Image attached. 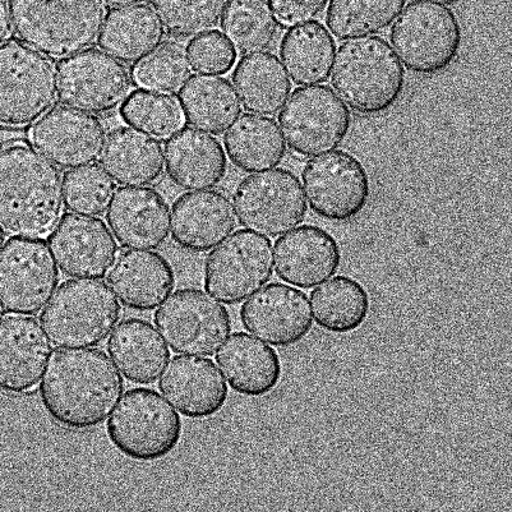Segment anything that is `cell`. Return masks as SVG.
<instances>
[{
	"label": "cell",
	"mask_w": 512,
	"mask_h": 512,
	"mask_svg": "<svg viewBox=\"0 0 512 512\" xmlns=\"http://www.w3.org/2000/svg\"><path fill=\"white\" fill-rule=\"evenodd\" d=\"M124 380L112 359L99 349H62L50 357L40 382L46 413L72 431L104 423L121 400Z\"/></svg>",
	"instance_id": "obj_1"
},
{
	"label": "cell",
	"mask_w": 512,
	"mask_h": 512,
	"mask_svg": "<svg viewBox=\"0 0 512 512\" xmlns=\"http://www.w3.org/2000/svg\"><path fill=\"white\" fill-rule=\"evenodd\" d=\"M63 178L35 147L0 149V226L23 238H45L63 216Z\"/></svg>",
	"instance_id": "obj_2"
},
{
	"label": "cell",
	"mask_w": 512,
	"mask_h": 512,
	"mask_svg": "<svg viewBox=\"0 0 512 512\" xmlns=\"http://www.w3.org/2000/svg\"><path fill=\"white\" fill-rule=\"evenodd\" d=\"M331 83L354 113L376 117L403 96L405 71L386 40L368 36L340 46L335 53Z\"/></svg>",
	"instance_id": "obj_3"
},
{
	"label": "cell",
	"mask_w": 512,
	"mask_h": 512,
	"mask_svg": "<svg viewBox=\"0 0 512 512\" xmlns=\"http://www.w3.org/2000/svg\"><path fill=\"white\" fill-rule=\"evenodd\" d=\"M13 30L45 57L64 59L94 45L104 25V0H9Z\"/></svg>",
	"instance_id": "obj_4"
},
{
	"label": "cell",
	"mask_w": 512,
	"mask_h": 512,
	"mask_svg": "<svg viewBox=\"0 0 512 512\" xmlns=\"http://www.w3.org/2000/svg\"><path fill=\"white\" fill-rule=\"evenodd\" d=\"M121 316V303L105 281L71 279L55 290L40 322L54 347L85 349L104 343Z\"/></svg>",
	"instance_id": "obj_5"
},
{
	"label": "cell",
	"mask_w": 512,
	"mask_h": 512,
	"mask_svg": "<svg viewBox=\"0 0 512 512\" xmlns=\"http://www.w3.org/2000/svg\"><path fill=\"white\" fill-rule=\"evenodd\" d=\"M183 423L168 401L152 389L124 394L106 423L112 445L126 458L152 463L166 458L181 442Z\"/></svg>",
	"instance_id": "obj_6"
},
{
	"label": "cell",
	"mask_w": 512,
	"mask_h": 512,
	"mask_svg": "<svg viewBox=\"0 0 512 512\" xmlns=\"http://www.w3.org/2000/svg\"><path fill=\"white\" fill-rule=\"evenodd\" d=\"M390 40L408 71L433 76L445 71L458 58L463 31L450 8L414 0L396 18Z\"/></svg>",
	"instance_id": "obj_7"
},
{
	"label": "cell",
	"mask_w": 512,
	"mask_h": 512,
	"mask_svg": "<svg viewBox=\"0 0 512 512\" xmlns=\"http://www.w3.org/2000/svg\"><path fill=\"white\" fill-rule=\"evenodd\" d=\"M57 98V69L49 58L22 41L0 45V126H30Z\"/></svg>",
	"instance_id": "obj_8"
},
{
	"label": "cell",
	"mask_w": 512,
	"mask_h": 512,
	"mask_svg": "<svg viewBox=\"0 0 512 512\" xmlns=\"http://www.w3.org/2000/svg\"><path fill=\"white\" fill-rule=\"evenodd\" d=\"M279 127L290 151L317 158L338 149L352 127V115L329 86L301 87L280 110Z\"/></svg>",
	"instance_id": "obj_9"
},
{
	"label": "cell",
	"mask_w": 512,
	"mask_h": 512,
	"mask_svg": "<svg viewBox=\"0 0 512 512\" xmlns=\"http://www.w3.org/2000/svg\"><path fill=\"white\" fill-rule=\"evenodd\" d=\"M233 202L239 224L269 238L297 228L308 210L301 181L281 168L244 178L235 188Z\"/></svg>",
	"instance_id": "obj_10"
},
{
	"label": "cell",
	"mask_w": 512,
	"mask_h": 512,
	"mask_svg": "<svg viewBox=\"0 0 512 512\" xmlns=\"http://www.w3.org/2000/svg\"><path fill=\"white\" fill-rule=\"evenodd\" d=\"M59 279V267L43 238H9L0 252V308L9 315H39Z\"/></svg>",
	"instance_id": "obj_11"
},
{
	"label": "cell",
	"mask_w": 512,
	"mask_h": 512,
	"mask_svg": "<svg viewBox=\"0 0 512 512\" xmlns=\"http://www.w3.org/2000/svg\"><path fill=\"white\" fill-rule=\"evenodd\" d=\"M155 325L174 353L195 357L216 354L233 329L228 309L196 288L166 299L155 312Z\"/></svg>",
	"instance_id": "obj_12"
},
{
	"label": "cell",
	"mask_w": 512,
	"mask_h": 512,
	"mask_svg": "<svg viewBox=\"0 0 512 512\" xmlns=\"http://www.w3.org/2000/svg\"><path fill=\"white\" fill-rule=\"evenodd\" d=\"M274 275L269 238L243 229L226 238L205 264L206 292L228 306L247 301Z\"/></svg>",
	"instance_id": "obj_13"
},
{
	"label": "cell",
	"mask_w": 512,
	"mask_h": 512,
	"mask_svg": "<svg viewBox=\"0 0 512 512\" xmlns=\"http://www.w3.org/2000/svg\"><path fill=\"white\" fill-rule=\"evenodd\" d=\"M58 96L69 108L94 115L114 112L132 92L128 68L99 49L62 59L57 67Z\"/></svg>",
	"instance_id": "obj_14"
},
{
	"label": "cell",
	"mask_w": 512,
	"mask_h": 512,
	"mask_svg": "<svg viewBox=\"0 0 512 512\" xmlns=\"http://www.w3.org/2000/svg\"><path fill=\"white\" fill-rule=\"evenodd\" d=\"M302 178L311 210L335 223L357 218L371 196L367 170L347 151H331L309 160Z\"/></svg>",
	"instance_id": "obj_15"
},
{
	"label": "cell",
	"mask_w": 512,
	"mask_h": 512,
	"mask_svg": "<svg viewBox=\"0 0 512 512\" xmlns=\"http://www.w3.org/2000/svg\"><path fill=\"white\" fill-rule=\"evenodd\" d=\"M30 140L50 163L72 170L95 164L101 158L106 129L94 114L58 106L36 122Z\"/></svg>",
	"instance_id": "obj_16"
},
{
	"label": "cell",
	"mask_w": 512,
	"mask_h": 512,
	"mask_svg": "<svg viewBox=\"0 0 512 512\" xmlns=\"http://www.w3.org/2000/svg\"><path fill=\"white\" fill-rule=\"evenodd\" d=\"M55 262L68 278L101 279L108 275L119 247L104 220L64 214L49 237Z\"/></svg>",
	"instance_id": "obj_17"
},
{
	"label": "cell",
	"mask_w": 512,
	"mask_h": 512,
	"mask_svg": "<svg viewBox=\"0 0 512 512\" xmlns=\"http://www.w3.org/2000/svg\"><path fill=\"white\" fill-rule=\"evenodd\" d=\"M244 329L276 348H290L307 338L313 326L306 293L272 283L258 290L241 308Z\"/></svg>",
	"instance_id": "obj_18"
},
{
	"label": "cell",
	"mask_w": 512,
	"mask_h": 512,
	"mask_svg": "<svg viewBox=\"0 0 512 512\" xmlns=\"http://www.w3.org/2000/svg\"><path fill=\"white\" fill-rule=\"evenodd\" d=\"M52 352V343L35 318H0V390L16 395L34 391Z\"/></svg>",
	"instance_id": "obj_19"
},
{
	"label": "cell",
	"mask_w": 512,
	"mask_h": 512,
	"mask_svg": "<svg viewBox=\"0 0 512 512\" xmlns=\"http://www.w3.org/2000/svg\"><path fill=\"white\" fill-rule=\"evenodd\" d=\"M164 371L159 390L184 417L206 419L225 407L228 386L209 357L179 354Z\"/></svg>",
	"instance_id": "obj_20"
},
{
	"label": "cell",
	"mask_w": 512,
	"mask_h": 512,
	"mask_svg": "<svg viewBox=\"0 0 512 512\" xmlns=\"http://www.w3.org/2000/svg\"><path fill=\"white\" fill-rule=\"evenodd\" d=\"M106 220L127 249H158L168 241L172 211L154 188L122 187L115 191Z\"/></svg>",
	"instance_id": "obj_21"
},
{
	"label": "cell",
	"mask_w": 512,
	"mask_h": 512,
	"mask_svg": "<svg viewBox=\"0 0 512 512\" xmlns=\"http://www.w3.org/2000/svg\"><path fill=\"white\" fill-rule=\"evenodd\" d=\"M237 228L230 198L215 189L184 193L172 209V238L191 253H206L220 246Z\"/></svg>",
	"instance_id": "obj_22"
},
{
	"label": "cell",
	"mask_w": 512,
	"mask_h": 512,
	"mask_svg": "<svg viewBox=\"0 0 512 512\" xmlns=\"http://www.w3.org/2000/svg\"><path fill=\"white\" fill-rule=\"evenodd\" d=\"M274 248L276 274L295 288H316L335 276L341 265L338 241L315 225L285 233Z\"/></svg>",
	"instance_id": "obj_23"
},
{
	"label": "cell",
	"mask_w": 512,
	"mask_h": 512,
	"mask_svg": "<svg viewBox=\"0 0 512 512\" xmlns=\"http://www.w3.org/2000/svg\"><path fill=\"white\" fill-rule=\"evenodd\" d=\"M175 272L163 255L147 249H128L115 258L108 284L124 307L154 311L175 288Z\"/></svg>",
	"instance_id": "obj_24"
},
{
	"label": "cell",
	"mask_w": 512,
	"mask_h": 512,
	"mask_svg": "<svg viewBox=\"0 0 512 512\" xmlns=\"http://www.w3.org/2000/svg\"><path fill=\"white\" fill-rule=\"evenodd\" d=\"M165 168L170 181L186 191L219 186L228 160L218 138L196 128H182L165 145Z\"/></svg>",
	"instance_id": "obj_25"
},
{
	"label": "cell",
	"mask_w": 512,
	"mask_h": 512,
	"mask_svg": "<svg viewBox=\"0 0 512 512\" xmlns=\"http://www.w3.org/2000/svg\"><path fill=\"white\" fill-rule=\"evenodd\" d=\"M226 382L247 398H262L274 391L283 376L278 352L247 332H235L216 353Z\"/></svg>",
	"instance_id": "obj_26"
},
{
	"label": "cell",
	"mask_w": 512,
	"mask_h": 512,
	"mask_svg": "<svg viewBox=\"0 0 512 512\" xmlns=\"http://www.w3.org/2000/svg\"><path fill=\"white\" fill-rule=\"evenodd\" d=\"M100 163L115 183L146 187L163 175L165 152L156 138L131 127H118L106 136Z\"/></svg>",
	"instance_id": "obj_27"
},
{
	"label": "cell",
	"mask_w": 512,
	"mask_h": 512,
	"mask_svg": "<svg viewBox=\"0 0 512 512\" xmlns=\"http://www.w3.org/2000/svg\"><path fill=\"white\" fill-rule=\"evenodd\" d=\"M108 353L124 378L137 385L158 381L170 359L158 330L140 318L119 322L108 341Z\"/></svg>",
	"instance_id": "obj_28"
},
{
	"label": "cell",
	"mask_w": 512,
	"mask_h": 512,
	"mask_svg": "<svg viewBox=\"0 0 512 512\" xmlns=\"http://www.w3.org/2000/svg\"><path fill=\"white\" fill-rule=\"evenodd\" d=\"M165 35L163 22L154 8L137 4L114 8L106 15L98 44L117 61L135 64L159 50Z\"/></svg>",
	"instance_id": "obj_29"
},
{
	"label": "cell",
	"mask_w": 512,
	"mask_h": 512,
	"mask_svg": "<svg viewBox=\"0 0 512 512\" xmlns=\"http://www.w3.org/2000/svg\"><path fill=\"white\" fill-rule=\"evenodd\" d=\"M178 101L188 124L209 135H223L242 114L237 91L224 77H189L179 91Z\"/></svg>",
	"instance_id": "obj_30"
},
{
	"label": "cell",
	"mask_w": 512,
	"mask_h": 512,
	"mask_svg": "<svg viewBox=\"0 0 512 512\" xmlns=\"http://www.w3.org/2000/svg\"><path fill=\"white\" fill-rule=\"evenodd\" d=\"M233 83L244 109L262 117L278 115L292 92L283 63L272 53L244 55L234 69Z\"/></svg>",
	"instance_id": "obj_31"
},
{
	"label": "cell",
	"mask_w": 512,
	"mask_h": 512,
	"mask_svg": "<svg viewBox=\"0 0 512 512\" xmlns=\"http://www.w3.org/2000/svg\"><path fill=\"white\" fill-rule=\"evenodd\" d=\"M226 155L244 173L278 168L287 155V142L275 119L243 114L224 137Z\"/></svg>",
	"instance_id": "obj_32"
},
{
	"label": "cell",
	"mask_w": 512,
	"mask_h": 512,
	"mask_svg": "<svg viewBox=\"0 0 512 512\" xmlns=\"http://www.w3.org/2000/svg\"><path fill=\"white\" fill-rule=\"evenodd\" d=\"M335 53V40L320 22L293 26L280 45L285 71L298 86H317L329 80Z\"/></svg>",
	"instance_id": "obj_33"
},
{
	"label": "cell",
	"mask_w": 512,
	"mask_h": 512,
	"mask_svg": "<svg viewBox=\"0 0 512 512\" xmlns=\"http://www.w3.org/2000/svg\"><path fill=\"white\" fill-rule=\"evenodd\" d=\"M313 320L320 329L345 335L361 329L371 312V298L359 281L349 276L327 281L311 293Z\"/></svg>",
	"instance_id": "obj_34"
},
{
	"label": "cell",
	"mask_w": 512,
	"mask_h": 512,
	"mask_svg": "<svg viewBox=\"0 0 512 512\" xmlns=\"http://www.w3.org/2000/svg\"><path fill=\"white\" fill-rule=\"evenodd\" d=\"M221 30L235 52L251 55L264 52L279 34V22L267 0H229Z\"/></svg>",
	"instance_id": "obj_35"
},
{
	"label": "cell",
	"mask_w": 512,
	"mask_h": 512,
	"mask_svg": "<svg viewBox=\"0 0 512 512\" xmlns=\"http://www.w3.org/2000/svg\"><path fill=\"white\" fill-rule=\"evenodd\" d=\"M405 3L407 0H331L326 25L339 40L368 38L389 29Z\"/></svg>",
	"instance_id": "obj_36"
},
{
	"label": "cell",
	"mask_w": 512,
	"mask_h": 512,
	"mask_svg": "<svg viewBox=\"0 0 512 512\" xmlns=\"http://www.w3.org/2000/svg\"><path fill=\"white\" fill-rule=\"evenodd\" d=\"M123 122L156 140H166L184 126V114L177 99L163 92L138 89L121 105Z\"/></svg>",
	"instance_id": "obj_37"
},
{
	"label": "cell",
	"mask_w": 512,
	"mask_h": 512,
	"mask_svg": "<svg viewBox=\"0 0 512 512\" xmlns=\"http://www.w3.org/2000/svg\"><path fill=\"white\" fill-rule=\"evenodd\" d=\"M64 206L73 214L100 216L108 211L117 186L99 165H87L64 174Z\"/></svg>",
	"instance_id": "obj_38"
},
{
	"label": "cell",
	"mask_w": 512,
	"mask_h": 512,
	"mask_svg": "<svg viewBox=\"0 0 512 512\" xmlns=\"http://www.w3.org/2000/svg\"><path fill=\"white\" fill-rule=\"evenodd\" d=\"M152 7L169 34L189 39L219 25L226 0H152Z\"/></svg>",
	"instance_id": "obj_39"
},
{
	"label": "cell",
	"mask_w": 512,
	"mask_h": 512,
	"mask_svg": "<svg viewBox=\"0 0 512 512\" xmlns=\"http://www.w3.org/2000/svg\"><path fill=\"white\" fill-rule=\"evenodd\" d=\"M187 53L177 45L156 50L135 68V80L146 90L174 94L191 77Z\"/></svg>",
	"instance_id": "obj_40"
},
{
	"label": "cell",
	"mask_w": 512,
	"mask_h": 512,
	"mask_svg": "<svg viewBox=\"0 0 512 512\" xmlns=\"http://www.w3.org/2000/svg\"><path fill=\"white\" fill-rule=\"evenodd\" d=\"M237 54L229 40L215 30L196 36L187 45L189 64L201 75H226L235 66Z\"/></svg>",
	"instance_id": "obj_41"
},
{
	"label": "cell",
	"mask_w": 512,
	"mask_h": 512,
	"mask_svg": "<svg viewBox=\"0 0 512 512\" xmlns=\"http://www.w3.org/2000/svg\"><path fill=\"white\" fill-rule=\"evenodd\" d=\"M278 21L297 26L316 20L325 11L329 0H269Z\"/></svg>",
	"instance_id": "obj_42"
},
{
	"label": "cell",
	"mask_w": 512,
	"mask_h": 512,
	"mask_svg": "<svg viewBox=\"0 0 512 512\" xmlns=\"http://www.w3.org/2000/svg\"><path fill=\"white\" fill-rule=\"evenodd\" d=\"M12 21L7 0H0V45L11 38Z\"/></svg>",
	"instance_id": "obj_43"
},
{
	"label": "cell",
	"mask_w": 512,
	"mask_h": 512,
	"mask_svg": "<svg viewBox=\"0 0 512 512\" xmlns=\"http://www.w3.org/2000/svg\"><path fill=\"white\" fill-rule=\"evenodd\" d=\"M106 3L113 7H129L137 6V4L145 3L147 0H105Z\"/></svg>",
	"instance_id": "obj_44"
},
{
	"label": "cell",
	"mask_w": 512,
	"mask_h": 512,
	"mask_svg": "<svg viewBox=\"0 0 512 512\" xmlns=\"http://www.w3.org/2000/svg\"><path fill=\"white\" fill-rule=\"evenodd\" d=\"M428 2L437 3L440 6H454V4H458L461 0H428Z\"/></svg>",
	"instance_id": "obj_45"
},
{
	"label": "cell",
	"mask_w": 512,
	"mask_h": 512,
	"mask_svg": "<svg viewBox=\"0 0 512 512\" xmlns=\"http://www.w3.org/2000/svg\"><path fill=\"white\" fill-rule=\"evenodd\" d=\"M4 242H6V233H4V229L0 226V252H2Z\"/></svg>",
	"instance_id": "obj_46"
}]
</instances>
